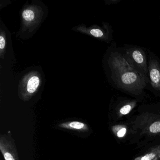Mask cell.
Here are the masks:
<instances>
[{
    "instance_id": "obj_9",
    "label": "cell",
    "mask_w": 160,
    "mask_h": 160,
    "mask_svg": "<svg viewBox=\"0 0 160 160\" xmlns=\"http://www.w3.org/2000/svg\"><path fill=\"white\" fill-rule=\"evenodd\" d=\"M160 158V147L153 150L150 153H147L142 157H138L134 160H157Z\"/></svg>"
},
{
    "instance_id": "obj_7",
    "label": "cell",
    "mask_w": 160,
    "mask_h": 160,
    "mask_svg": "<svg viewBox=\"0 0 160 160\" xmlns=\"http://www.w3.org/2000/svg\"><path fill=\"white\" fill-rule=\"evenodd\" d=\"M58 126L63 129L76 130L78 131H87L88 130V125L81 122H66L61 123Z\"/></svg>"
},
{
    "instance_id": "obj_12",
    "label": "cell",
    "mask_w": 160,
    "mask_h": 160,
    "mask_svg": "<svg viewBox=\"0 0 160 160\" xmlns=\"http://www.w3.org/2000/svg\"><path fill=\"white\" fill-rule=\"evenodd\" d=\"M6 41L5 39V37L3 34L1 33V35L0 36V49H1V52L2 53L3 50L6 47Z\"/></svg>"
},
{
    "instance_id": "obj_1",
    "label": "cell",
    "mask_w": 160,
    "mask_h": 160,
    "mask_svg": "<svg viewBox=\"0 0 160 160\" xmlns=\"http://www.w3.org/2000/svg\"><path fill=\"white\" fill-rule=\"evenodd\" d=\"M108 65L111 78L120 88L136 92L146 87V78L134 68L120 53H112Z\"/></svg>"
},
{
    "instance_id": "obj_5",
    "label": "cell",
    "mask_w": 160,
    "mask_h": 160,
    "mask_svg": "<svg viewBox=\"0 0 160 160\" xmlns=\"http://www.w3.org/2000/svg\"><path fill=\"white\" fill-rule=\"evenodd\" d=\"M41 84V78L39 76L31 74L25 79L23 85V94L25 97H28L34 94Z\"/></svg>"
},
{
    "instance_id": "obj_10",
    "label": "cell",
    "mask_w": 160,
    "mask_h": 160,
    "mask_svg": "<svg viewBox=\"0 0 160 160\" xmlns=\"http://www.w3.org/2000/svg\"><path fill=\"white\" fill-rule=\"evenodd\" d=\"M149 130L153 133L160 132V122H156L152 123L150 126Z\"/></svg>"
},
{
    "instance_id": "obj_14",
    "label": "cell",
    "mask_w": 160,
    "mask_h": 160,
    "mask_svg": "<svg viewBox=\"0 0 160 160\" xmlns=\"http://www.w3.org/2000/svg\"><path fill=\"white\" fill-rule=\"evenodd\" d=\"M118 0H115V1H108V4H110L111 2H112V4H115V3H117L118 2Z\"/></svg>"
},
{
    "instance_id": "obj_11",
    "label": "cell",
    "mask_w": 160,
    "mask_h": 160,
    "mask_svg": "<svg viewBox=\"0 0 160 160\" xmlns=\"http://www.w3.org/2000/svg\"><path fill=\"white\" fill-rule=\"evenodd\" d=\"M132 108V105L130 104L126 105L121 108L120 112L122 115H126L131 111Z\"/></svg>"
},
{
    "instance_id": "obj_6",
    "label": "cell",
    "mask_w": 160,
    "mask_h": 160,
    "mask_svg": "<svg viewBox=\"0 0 160 160\" xmlns=\"http://www.w3.org/2000/svg\"><path fill=\"white\" fill-rule=\"evenodd\" d=\"M23 23L27 27L34 26L38 23V12L33 7H29L24 9L22 12Z\"/></svg>"
},
{
    "instance_id": "obj_2",
    "label": "cell",
    "mask_w": 160,
    "mask_h": 160,
    "mask_svg": "<svg viewBox=\"0 0 160 160\" xmlns=\"http://www.w3.org/2000/svg\"><path fill=\"white\" fill-rule=\"evenodd\" d=\"M123 56L134 68L146 78L148 69L146 55L142 49L137 48H129L125 50Z\"/></svg>"
},
{
    "instance_id": "obj_3",
    "label": "cell",
    "mask_w": 160,
    "mask_h": 160,
    "mask_svg": "<svg viewBox=\"0 0 160 160\" xmlns=\"http://www.w3.org/2000/svg\"><path fill=\"white\" fill-rule=\"evenodd\" d=\"M148 69L152 86L156 90L160 91V64L158 61L150 57Z\"/></svg>"
},
{
    "instance_id": "obj_13",
    "label": "cell",
    "mask_w": 160,
    "mask_h": 160,
    "mask_svg": "<svg viewBox=\"0 0 160 160\" xmlns=\"http://www.w3.org/2000/svg\"><path fill=\"white\" fill-rule=\"evenodd\" d=\"M126 129L124 127H122L119 131H118L117 132V135L118 137H122L124 136V135L126 133Z\"/></svg>"
},
{
    "instance_id": "obj_8",
    "label": "cell",
    "mask_w": 160,
    "mask_h": 160,
    "mask_svg": "<svg viewBox=\"0 0 160 160\" xmlns=\"http://www.w3.org/2000/svg\"><path fill=\"white\" fill-rule=\"evenodd\" d=\"M87 32V33H88L89 35L101 40L107 41L109 38L108 32H105V30L99 27L91 28L88 29Z\"/></svg>"
},
{
    "instance_id": "obj_4",
    "label": "cell",
    "mask_w": 160,
    "mask_h": 160,
    "mask_svg": "<svg viewBox=\"0 0 160 160\" xmlns=\"http://www.w3.org/2000/svg\"><path fill=\"white\" fill-rule=\"evenodd\" d=\"M0 150L5 160H19L14 145L4 137L0 138Z\"/></svg>"
}]
</instances>
